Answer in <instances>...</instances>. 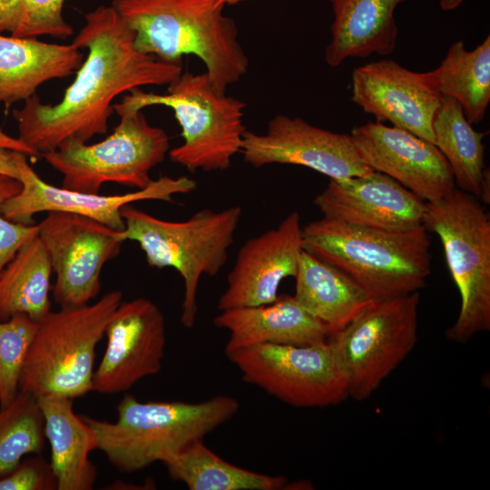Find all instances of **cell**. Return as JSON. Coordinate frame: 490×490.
I'll use <instances>...</instances> for the list:
<instances>
[{
    "mask_svg": "<svg viewBox=\"0 0 490 490\" xmlns=\"http://www.w3.org/2000/svg\"><path fill=\"white\" fill-rule=\"evenodd\" d=\"M112 5L134 32L138 51L175 64L197 56L220 93L248 71L236 23L223 14L221 0H114Z\"/></svg>",
    "mask_w": 490,
    "mask_h": 490,
    "instance_id": "2",
    "label": "cell"
},
{
    "mask_svg": "<svg viewBox=\"0 0 490 490\" xmlns=\"http://www.w3.org/2000/svg\"><path fill=\"white\" fill-rule=\"evenodd\" d=\"M153 105L172 109L183 142L171 149L169 156L190 172L225 171L240 152L247 131L246 104L218 92L206 72L181 74L163 94L134 88L113 103V111H141Z\"/></svg>",
    "mask_w": 490,
    "mask_h": 490,
    "instance_id": "6",
    "label": "cell"
},
{
    "mask_svg": "<svg viewBox=\"0 0 490 490\" xmlns=\"http://www.w3.org/2000/svg\"><path fill=\"white\" fill-rule=\"evenodd\" d=\"M172 480L190 490H279L288 478L270 475L234 466L195 441L163 462Z\"/></svg>",
    "mask_w": 490,
    "mask_h": 490,
    "instance_id": "28",
    "label": "cell"
},
{
    "mask_svg": "<svg viewBox=\"0 0 490 490\" xmlns=\"http://www.w3.org/2000/svg\"><path fill=\"white\" fill-rule=\"evenodd\" d=\"M37 236L55 274L52 291L59 308L81 307L94 299L104 264L119 255L124 242L122 230L60 211L47 212L38 223Z\"/></svg>",
    "mask_w": 490,
    "mask_h": 490,
    "instance_id": "12",
    "label": "cell"
},
{
    "mask_svg": "<svg viewBox=\"0 0 490 490\" xmlns=\"http://www.w3.org/2000/svg\"><path fill=\"white\" fill-rule=\"evenodd\" d=\"M0 490H57V483L50 462L34 454L0 476Z\"/></svg>",
    "mask_w": 490,
    "mask_h": 490,
    "instance_id": "33",
    "label": "cell"
},
{
    "mask_svg": "<svg viewBox=\"0 0 490 490\" xmlns=\"http://www.w3.org/2000/svg\"><path fill=\"white\" fill-rule=\"evenodd\" d=\"M419 291L374 302L328 337L348 381V397H369L417 341Z\"/></svg>",
    "mask_w": 490,
    "mask_h": 490,
    "instance_id": "10",
    "label": "cell"
},
{
    "mask_svg": "<svg viewBox=\"0 0 490 490\" xmlns=\"http://www.w3.org/2000/svg\"><path fill=\"white\" fill-rule=\"evenodd\" d=\"M64 0H22V17L15 37L36 38L49 35L65 39L74 34L63 16Z\"/></svg>",
    "mask_w": 490,
    "mask_h": 490,
    "instance_id": "31",
    "label": "cell"
},
{
    "mask_svg": "<svg viewBox=\"0 0 490 490\" xmlns=\"http://www.w3.org/2000/svg\"><path fill=\"white\" fill-rule=\"evenodd\" d=\"M18 181L20 191L1 207L7 220L29 225L34 223V216L39 212L60 211L84 216L117 230L125 227L121 213L123 206L148 200L174 202V195L190 193L197 187L196 181L186 176H162L143 189L123 194L82 192L45 182L30 166L26 155L20 162Z\"/></svg>",
    "mask_w": 490,
    "mask_h": 490,
    "instance_id": "13",
    "label": "cell"
},
{
    "mask_svg": "<svg viewBox=\"0 0 490 490\" xmlns=\"http://www.w3.org/2000/svg\"><path fill=\"white\" fill-rule=\"evenodd\" d=\"M465 0H440L439 5L443 11H452L457 8Z\"/></svg>",
    "mask_w": 490,
    "mask_h": 490,
    "instance_id": "38",
    "label": "cell"
},
{
    "mask_svg": "<svg viewBox=\"0 0 490 490\" xmlns=\"http://www.w3.org/2000/svg\"><path fill=\"white\" fill-rule=\"evenodd\" d=\"M24 153L0 147V174L18 180L19 165Z\"/></svg>",
    "mask_w": 490,
    "mask_h": 490,
    "instance_id": "35",
    "label": "cell"
},
{
    "mask_svg": "<svg viewBox=\"0 0 490 490\" xmlns=\"http://www.w3.org/2000/svg\"><path fill=\"white\" fill-rule=\"evenodd\" d=\"M423 225L439 237L461 298L446 336L465 344L490 330L489 213L478 198L456 187L441 200L426 202Z\"/></svg>",
    "mask_w": 490,
    "mask_h": 490,
    "instance_id": "8",
    "label": "cell"
},
{
    "mask_svg": "<svg viewBox=\"0 0 490 490\" xmlns=\"http://www.w3.org/2000/svg\"><path fill=\"white\" fill-rule=\"evenodd\" d=\"M303 250L338 269L375 301L422 289L431 273V241L422 224L388 231L321 218L302 228Z\"/></svg>",
    "mask_w": 490,
    "mask_h": 490,
    "instance_id": "3",
    "label": "cell"
},
{
    "mask_svg": "<svg viewBox=\"0 0 490 490\" xmlns=\"http://www.w3.org/2000/svg\"><path fill=\"white\" fill-rule=\"evenodd\" d=\"M294 278L293 296L321 324L328 338L343 329L375 302L349 277L304 250Z\"/></svg>",
    "mask_w": 490,
    "mask_h": 490,
    "instance_id": "24",
    "label": "cell"
},
{
    "mask_svg": "<svg viewBox=\"0 0 490 490\" xmlns=\"http://www.w3.org/2000/svg\"><path fill=\"white\" fill-rule=\"evenodd\" d=\"M351 93V101L377 122H390L434 143L433 121L442 96L425 73L390 59L368 63L354 69Z\"/></svg>",
    "mask_w": 490,
    "mask_h": 490,
    "instance_id": "17",
    "label": "cell"
},
{
    "mask_svg": "<svg viewBox=\"0 0 490 490\" xmlns=\"http://www.w3.org/2000/svg\"><path fill=\"white\" fill-rule=\"evenodd\" d=\"M81 49L36 38L0 34V104L6 109L35 94L44 83L65 78L81 66Z\"/></svg>",
    "mask_w": 490,
    "mask_h": 490,
    "instance_id": "21",
    "label": "cell"
},
{
    "mask_svg": "<svg viewBox=\"0 0 490 490\" xmlns=\"http://www.w3.org/2000/svg\"><path fill=\"white\" fill-rule=\"evenodd\" d=\"M44 421V436L51 448V466L57 490H92L98 476L89 458L96 449L89 425L73 409V399L36 397Z\"/></svg>",
    "mask_w": 490,
    "mask_h": 490,
    "instance_id": "23",
    "label": "cell"
},
{
    "mask_svg": "<svg viewBox=\"0 0 490 490\" xmlns=\"http://www.w3.org/2000/svg\"><path fill=\"white\" fill-rule=\"evenodd\" d=\"M302 250L300 216L292 211L277 228L249 239L240 247L218 309L222 311L275 301L281 281L296 276Z\"/></svg>",
    "mask_w": 490,
    "mask_h": 490,
    "instance_id": "18",
    "label": "cell"
},
{
    "mask_svg": "<svg viewBox=\"0 0 490 490\" xmlns=\"http://www.w3.org/2000/svg\"><path fill=\"white\" fill-rule=\"evenodd\" d=\"M38 321L16 314L0 321V407L8 406L20 390L24 365Z\"/></svg>",
    "mask_w": 490,
    "mask_h": 490,
    "instance_id": "30",
    "label": "cell"
},
{
    "mask_svg": "<svg viewBox=\"0 0 490 490\" xmlns=\"http://www.w3.org/2000/svg\"><path fill=\"white\" fill-rule=\"evenodd\" d=\"M22 0H0V24L13 34L22 17Z\"/></svg>",
    "mask_w": 490,
    "mask_h": 490,
    "instance_id": "34",
    "label": "cell"
},
{
    "mask_svg": "<svg viewBox=\"0 0 490 490\" xmlns=\"http://www.w3.org/2000/svg\"><path fill=\"white\" fill-rule=\"evenodd\" d=\"M213 322L229 331L226 355L260 344L308 346L328 339L321 324L288 294L269 304L222 310Z\"/></svg>",
    "mask_w": 490,
    "mask_h": 490,
    "instance_id": "20",
    "label": "cell"
},
{
    "mask_svg": "<svg viewBox=\"0 0 490 490\" xmlns=\"http://www.w3.org/2000/svg\"><path fill=\"white\" fill-rule=\"evenodd\" d=\"M244 381L296 407H324L348 397V381L327 339L308 346L260 344L227 355Z\"/></svg>",
    "mask_w": 490,
    "mask_h": 490,
    "instance_id": "11",
    "label": "cell"
},
{
    "mask_svg": "<svg viewBox=\"0 0 490 490\" xmlns=\"http://www.w3.org/2000/svg\"><path fill=\"white\" fill-rule=\"evenodd\" d=\"M225 5H236L238 3L249 0H221Z\"/></svg>",
    "mask_w": 490,
    "mask_h": 490,
    "instance_id": "39",
    "label": "cell"
},
{
    "mask_svg": "<svg viewBox=\"0 0 490 490\" xmlns=\"http://www.w3.org/2000/svg\"><path fill=\"white\" fill-rule=\"evenodd\" d=\"M488 132L475 131L458 102L442 97L433 121L434 144L447 161L456 187L480 198Z\"/></svg>",
    "mask_w": 490,
    "mask_h": 490,
    "instance_id": "27",
    "label": "cell"
},
{
    "mask_svg": "<svg viewBox=\"0 0 490 490\" xmlns=\"http://www.w3.org/2000/svg\"><path fill=\"white\" fill-rule=\"evenodd\" d=\"M44 421L36 397L19 390L15 398L0 407V476L24 456L44 448Z\"/></svg>",
    "mask_w": 490,
    "mask_h": 490,
    "instance_id": "29",
    "label": "cell"
},
{
    "mask_svg": "<svg viewBox=\"0 0 490 490\" xmlns=\"http://www.w3.org/2000/svg\"><path fill=\"white\" fill-rule=\"evenodd\" d=\"M2 32H4V29H3V27H2L1 24H0V34H1Z\"/></svg>",
    "mask_w": 490,
    "mask_h": 490,
    "instance_id": "40",
    "label": "cell"
},
{
    "mask_svg": "<svg viewBox=\"0 0 490 490\" xmlns=\"http://www.w3.org/2000/svg\"><path fill=\"white\" fill-rule=\"evenodd\" d=\"M125 240L136 241L152 268H172L182 278L184 296L181 322L195 325L197 290L202 275L216 276L228 260L242 210L231 206L220 211L202 209L182 221L156 218L130 204L122 208Z\"/></svg>",
    "mask_w": 490,
    "mask_h": 490,
    "instance_id": "5",
    "label": "cell"
},
{
    "mask_svg": "<svg viewBox=\"0 0 490 490\" xmlns=\"http://www.w3.org/2000/svg\"><path fill=\"white\" fill-rule=\"evenodd\" d=\"M119 123L104 140L87 144L67 142L40 155L63 176V187L99 193L106 182L136 190L152 180L150 172L170 151L166 132L151 125L142 110L117 111Z\"/></svg>",
    "mask_w": 490,
    "mask_h": 490,
    "instance_id": "9",
    "label": "cell"
},
{
    "mask_svg": "<svg viewBox=\"0 0 490 490\" xmlns=\"http://www.w3.org/2000/svg\"><path fill=\"white\" fill-rule=\"evenodd\" d=\"M425 74L442 97L459 103L470 123L481 122L490 102V36L472 51L463 40L455 42L440 65Z\"/></svg>",
    "mask_w": 490,
    "mask_h": 490,
    "instance_id": "25",
    "label": "cell"
},
{
    "mask_svg": "<svg viewBox=\"0 0 490 490\" xmlns=\"http://www.w3.org/2000/svg\"><path fill=\"white\" fill-rule=\"evenodd\" d=\"M53 269L36 236L24 243L0 275V321L24 314L39 321L51 311Z\"/></svg>",
    "mask_w": 490,
    "mask_h": 490,
    "instance_id": "26",
    "label": "cell"
},
{
    "mask_svg": "<svg viewBox=\"0 0 490 490\" xmlns=\"http://www.w3.org/2000/svg\"><path fill=\"white\" fill-rule=\"evenodd\" d=\"M21 188L18 180L0 174V275L17 250L38 235V223L26 225L14 222L1 213L3 203L17 194Z\"/></svg>",
    "mask_w": 490,
    "mask_h": 490,
    "instance_id": "32",
    "label": "cell"
},
{
    "mask_svg": "<svg viewBox=\"0 0 490 490\" xmlns=\"http://www.w3.org/2000/svg\"><path fill=\"white\" fill-rule=\"evenodd\" d=\"M122 301L115 289L96 302L50 311L38 321L20 380V390L70 399L93 391L95 349Z\"/></svg>",
    "mask_w": 490,
    "mask_h": 490,
    "instance_id": "7",
    "label": "cell"
},
{
    "mask_svg": "<svg viewBox=\"0 0 490 490\" xmlns=\"http://www.w3.org/2000/svg\"><path fill=\"white\" fill-rule=\"evenodd\" d=\"M479 201L483 204L490 203V172L488 168L485 169L483 176L481 195Z\"/></svg>",
    "mask_w": 490,
    "mask_h": 490,
    "instance_id": "37",
    "label": "cell"
},
{
    "mask_svg": "<svg viewBox=\"0 0 490 490\" xmlns=\"http://www.w3.org/2000/svg\"><path fill=\"white\" fill-rule=\"evenodd\" d=\"M84 18L72 43L88 54L63 99L43 103L34 94L13 111L17 138L37 156L67 142L86 143L106 134L116 96L142 86L169 85L182 74V64L138 51L134 32L113 5H101Z\"/></svg>",
    "mask_w": 490,
    "mask_h": 490,
    "instance_id": "1",
    "label": "cell"
},
{
    "mask_svg": "<svg viewBox=\"0 0 490 490\" xmlns=\"http://www.w3.org/2000/svg\"><path fill=\"white\" fill-rule=\"evenodd\" d=\"M0 147L14 150L25 155L37 156L27 145L23 143L18 138H14L0 130Z\"/></svg>",
    "mask_w": 490,
    "mask_h": 490,
    "instance_id": "36",
    "label": "cell"
},
{
    "mask_svg": "<svg viewBox=\"0 0 490 490\" xmlns=\"http://www.w3.org/2000/svg\"><path fill=\"white\" fill-rule=\"evenodd\" d=\"M349 135L365 164L426 202L437 201L456 188L450 166L437 147L408 131L368 122L355 126Z\"/></svg>",
    "mask_w": 490,
    "mask_h": 490,
    "instance_id": "16",
    "label": "cell"
},
{
    "mask_svg": "<svg viewBox=\"0 0 490 490\" xmlns=\"http://www.w3.org/2000/svg\"><path fill=\"white\" fill-rule=\"evenodd\" d=\"M106 348L93 377V391L113 395L160 372L166 346L165 318L143 297L122 301L106 329Z\"/></svg>",
    "mask_w": 490,
    "mask_h": 490,
    "instance_id": "15",
    "label": "cell"
},
{
    "mask_svg": "<svg viewBox=\"0 0 490 490\" xmlns=\"http://www.w3.org/2000/svg\"><path fill=\"white\" fill-rule=\"evenodd\" d=\"M405 0H329L333 22L325 61L339 66L351 57L390 54L396 48L398 29L394 13Z\"/></svg>",
    "mask_w": 490,
    "mask_h": 490,
    "instance_id": "22",
    "label": "cell"
},
{
    "mask_svg": "<svg viewBox=\"0 0 490 490\" xmlns=\"http://www.w3.org/2000/svg\"><path fill=\"white\" fill-rule=\"evenodd\" d=\"M240 152L255 168L292 164L344 180L374 170L358 157L349 134L314 126L299 117L275 115L263 133L246 131Z\"/></svg>",
    "mask_w": 490,
    "mask_h": 490,
    "instance_id": "14",
    "label": "cell"
},
{
    "mask_svg": "<svg viewBox=\"0 0 490 490\" xmlns=\"http://www.w3.org/2000/svg\"><path fill=\"white\" fill-rule=\"evenodd\" d=\"M239 401L230 396L188 403L141 402L126 394L114 422L82 416L95 436L96 449L120 473L131 474L163 463L190 444L230 420Z\"/></svg>",
    "mask_w": 490,
    "mask_h": 490,
    "instance_id": "4",
    "label": "cell"
},
{
    "mask_svg": "<svg viewBox=\"0 0 490 490\" xmlns=\"http://www.w3.org/2000/svg\"><path fill=\"white\" fill-rule=\"evenodd\" d=\"M313 202L323 218L388 231H405L422 225L426 204L399 182L377 171L330 180Z\"/></svg>",
    "mask_w": 490,
    "mask_h": 490,
    "instance_id": "19",
    "label": "cell"
}]
</instances>
